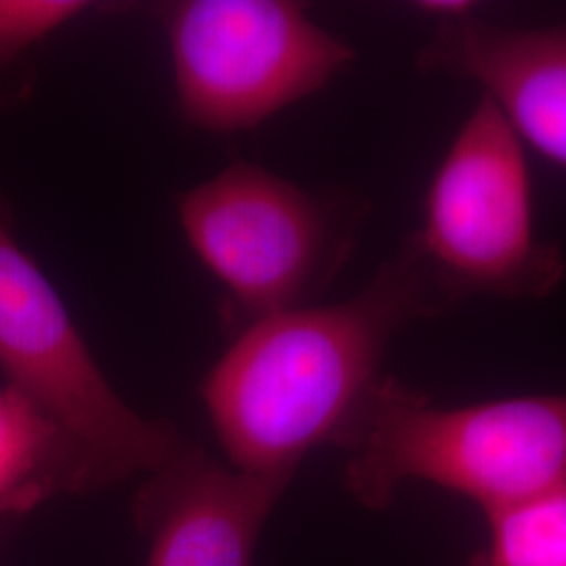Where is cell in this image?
Here are the masks:
<instances>
[{
    "instance_id": "cell-4",
    "label": "cell",
    "mask_w": 566,
    "mask_h": 566,
    "mask_svg": "<svg viewBox=\"0 0 566 566\" xmlns=\"http://www.w3.org/2000/svg\"><path fill=\"white\" fill-rule=\"evenodd\" d=\"M177 214L243 327L315 304L348 263L367 206L359 196L306 189L240 160L189 189Z\"/></svg>"
},
{
    "instance_id": "cell-8",
    "label": "cell",
    "mask_w": 566,
    "mask_h": 566,
    "mask_svg": "<svg viewBox=\"0 0 566 566\" xmlns=\"http://www.w3.org/2000/svg\"><path fill=\"white\" fill-rule=\"evenodd\" d=\"M416 67L479 86L521 142L566 168V20L500 25L474 13L439 21Z\"/></svg>"
},
{
    "instance_id": "cell-1",
    "label": "cell",
    "mask_w": 566,
    "mask_h": 566,
    "mask_svg": "<svg viewBox=\"0 0 566 566\" xmlns=\"http://www.w3.org/2000/svg\"><path fill=\"white\" fill-rule=\"evenodd\" d=\"M446 313L405 240L350 298L243 325L200 386L224 462L287 491L313 451L343 446L385 380L390 343L405 327Z\"/></svg>"
},
{
    "instance_id": "cell-11",
    "label": "cell",
    "mask_w": 566,
    "mask_h": 566,
    "mask_svg": "<svg viewBox=\"0 0 566 566\" xmlns=\"http://www.w3.org/2000/svg\"><path fill=\"white\" fill-rule=\"evenodd\" d=\"M93 7L84 0H0V65L18 60Z\"/></svg>"
},
{
    "instance_id": "cell-10",
    "label": "cell",
    "mask_w": 566,
    "mask_h": 566,
    "mask_svg": "<svg viewBox=\"0 0 566 566\" xmlns=\"http://www.w3.org/2000/svg\"><path fill=\"white\" fill-rule=\"evenodd\" d=\"M486 539L465 566H566V486L485 514Z\"/></svg>"
},
{
    "instance_id": "cell-6",
    "label": "cell",
    "mask_w": 566,
    "mask_h": 566,
    "mask_svg": "<svg viewBox=\"0 0 566 566\" xmlns=\"http://www.w3.org/2000/svg\"><path fill=\"white\" fill-rule=\"evenodd\" d=\"M0 369L67 428L112 486L142 479L187 441L118 395L74 324L60 292L15 240L0 212Z\"/></svg>"
},
{
    "instance_id": "cell-12",
    "label": "cell",
    "mask_w": 566,
    "mask_h": 566,
    "mask_svg": "<svg viewBox=\"0 0 566 566\" xmlns=\"http://www.w3.org/2000/svg\"><path fill=\"white\" fill-rule=\"evenodd\" d=\"M11 526L13 525H2V523H0V547L4 544V537H7V533L11 531Z\"/></svg>"
},
{
    "instance_id": "cell-3",
    "label": "cell",
    "mask_w": 566,
    "mask_h": 566,
    "mask_svg": "<svg viewBox=\"0 0 566 566\" xmlns=\"http://www.w3.org/2000/svg\"><path fill=\"white\" fill-rule=\"evenodd\" d=\"M407 242L449 311L472 298L542 301L565 283V254L535 223L525 143L483 95L437 166Z\"/></svg>"
},
{
    "instance_id": "cell-2",
    "label": "cell",
    "mask_w": 566,
    "mask_h": 566,
    "mask_svg": "<svg viewBox=\"0 0 566 566\" xmlns=\"http://www.w3.org/2000/svg\"><path fill=\"white\" fill-rule=\"evenodd\" d=\"M338 449L367 510L428 483L489 514L566 486V390L446 407L385 376Z\"/></svg>"
},
{
    "instance_id": "cell-7",
    "label": "cell",
    "mask_w": 566,
    "mask_h": 566,
    "mask_svg": "<svg viewBox=\"0 0 566 566\" xmlns=\"http://www.w3.org/2000/svg\"><path fill=\"white\" fill-rule=\"evenodd\" d=\"M283 493L187 443L137 486L145 566H259L264 525Z\"/></svg>"
},
{
    "instance_id": "cell-9",
    "label": "cell",
    "mask_w": 566,
    "mask_h": 566,
    "mask_svg": "<svg viewBox=\"0 0 566 566\" xmlns=\"http://www.w3.org/2000/svg\"><path fill=\"white\" fill-rule=\"evenodd\" d=\"M105 489L76 437L25 397L0 385V523L13 525L57 497Z\"/></svg>"
},
{
    "instance_id": "cell-5",
    "label": "cell",
    "mask_w": 566,
    "mask_h": 566,
    "mask_svg": "<svg viewBox=\"0 0 566 566\" xmlns=\"http://www.w3.org/2000/svg\"><path fill=\"white\" fill-rule=\"evenodd\" d=\"M177 107L214 135L261 126L350 67L348 42L290 0H182L164 7Z\"/></svg>"
}]
</instances>
